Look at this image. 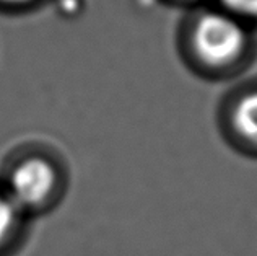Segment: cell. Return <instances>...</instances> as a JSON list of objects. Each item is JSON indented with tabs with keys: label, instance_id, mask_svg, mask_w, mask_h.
<instances>
[{
	"label": "cell",
	"instance_id": "6da1fadb",
	"mask_svg": "<svg viewBox=\"0 0 257 256\" xmlns=\"http://www.w3.org/2000/svg\"><path fill=\"white\" fill-rule=\"evenodd\" d=\"M178 57L197 78L231 82L257 59V31L212 2L187 10L176 31Z\"/></svg>",
	"mask_w": 257,
	"mask_h": 256
},
{
	"label": "cell",
	"instance_id": "7a4b0ae2",
	"mask_svg": "<svg viewBox=\"0 0 257 256\" xmlns=\"http://www.w3.org/2000/svg\"><path fill=\"white\" fill-rule=\"evenodd\" d=\"M216 127L229 149L257 160V78L225 93L216 110Z\"/></svg>",
	"mask_w": 257,
	"mask_h": 256
},
{
	"label": "cell",
	"instance_id": "3957f363",
	"mask_svg": "<svg viewBox=\"0 0 257 256\" xmlns=\"http://www.w3.org/2000/svg\"><path fill=\"white\" fill-rule=\"evenodd\" d=\"M56 188V170L43 158L18 163L9 178V198L18 207H38Z\"/></svg>",
	"mask_w": 257,
	"mask_h": 256
},
{
	"label": "cell",
	"instance_id": "277c9868",
	"mask_svg": "<svg viewBox=\"0 0 257 256\" xmlns=\"http://www.w3.org/2000/svg\"><path fill=\"white\" fill-rule=\"evenodd\" d=\"M257 31V0H210Z\"/></svg>",
	"mask_w": 257,
	"mask_h": 256
},
{
	"label": "cell",
	"instance_id": "5b68a950",
	"mask_svg": "<svg viewBox=\"0 0 257 256\" xmlns=\"http://www.w3.org/2000/svg\"><path fill=\"white\" fill-rule=\"evenodd\" d=\"M17 222V206L15 203L7 196V194L0 193V245L4 240L9 237L13 225Z\"/></svg>",
	"mask_w": 257,
	"mask_h": 256
},
{
	"label": "cell",
	"instance_id": "8992f818",
	"mask_svg": "<svg viewBox=\"0 0 257 256\" xmlns=\"http://www.w3.org/2000/svg\"><path fill=\"white\" fill-rule=\"evenodd\" d=\"M168 5H173L174 9H182V10H192V9H197V7L208 4L210 0H163Z\"/></svg>",
	"mask_w": 257,
	"mask_h": 256
},
{
	"label": "cell",
	"instance_id": "52a82bcc",
	"mask_svg": "<svg viewBox=\"0 0 257 256\" xmlns=\"http://www.w3.org/2000/svg\"><path fill=\"white\" fill-rule=\"evenodd\" d=\"M0 2H4V4H25V2H28V0H0Z\"/></svg>",
	"mask_w": 257,
	"mask_h": 256
}]
</instances>
